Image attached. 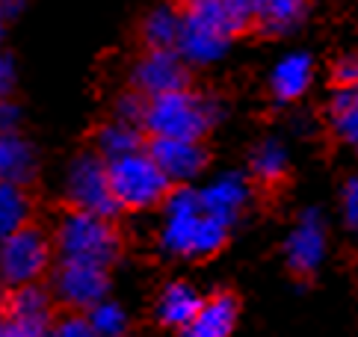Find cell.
<instances>
[{
    "instance_id": "cell-15",
    "label": "cell",
    "mask_w": 358,
    "mask_h": 337,
    "mask_svg": "<svg viewBox=\"0 0 358 337\" xmlns=\"http://www.w3.org/2000/svg\"><path fill=\"white\" fill-rule=\"evenodd\" d=\"M237 299L231 293H216L201 302L196 317L181 329V337H231L237 326Z\"/></svg>"
},
{
    "instance_id": "cell-12",
    "label": "cell",
    "mask_w": 358,
    "mask_h": 337,
    "mask_svg": "<svg viewBox=\"0 0 358 337\" xmlns=\"http://www.w3.org/2000/svg\"><path fill=\"white\" fill-rule=\"evenodd\" d=\"M148 157L160 166V172L169 180H193L204 163H208V151L201 142H189V139H166V136H151L145 145Z\"/></svg>"
},
{
    "instance_id": "cell-28",
    "label": "cell",
    "mask_w": 358,
    "mask_h": 337,
    "mask_svg": "<svg viewBox=\"0 0 358 337\" xmlns=\"http://www.w3.org/2000/svg\"><path fill=\"white\" fill-rule=\"evenodd\" d=\"M12 86H15V69H12V59L0 50V101L9 98Z\"/></svg>"
},
{
    "instance_id": "cell-17",
    "label": "cell",
    "mask_w": 358,
    "mask_h": 337,
    "mask_svg": "<svg viewBox=\"0 0 358 337\" xmlns=\"http://www.w3.org/2000/svg\"><path fill=\"white\" fill-rule=\"evenodd\" d=\"M201 293L187 281H172L157 299V320L169 329H184L201 308Z\"/></svg>"
},
{
    "instance_id": "cell-32",
    "label": "cell",
    "mask_w": 358,
    "mask_h": 337,
    "mask_svg": "<svg viewBox=\"0 0 358 337\" xmlns=\"http://www.w3.org/2000/svg\"><path fill=\"white\" fill-rule=\"evenodd\" d=\"M343 92H347V95H350V101H352L355 107H358V86H352V89H343Z\"/></svg>"
},
{
    "instance_id": "cell-3",
    "label": "cell",
    "mask_w": 358,
    "mask_h": 337,
    "mask_svg": "<svg viewBox=\"0 0 358 337\" xmlns=\"http://www.w3.org/2000/svg\"><path fill=\"white\" fill-rule=\"evenodd\" d=\"M54 245L59 252V261L92 264L107 269L119 257L122 240L110 219L83 210H69L57 225Z\"/></svg>"
},
{
    "instance_id": "cell-24",
    "label": "cell",
    "mask_w": 358,
    "mask_h": 337,
    "mask_svg": "<svg viewBox=\"0 0 358 337\" xmlns=\"http://www.w3.org/2000/svg\"><path fill=\"white\" fill-rule=\"evenodd\" d=\"M331 119H335V131L343 142L358 148V107L350 101V95L341 89V95L331 103Z\"/></svg>"
},
{
    "instance_id": "cell-14",
    "label": "cell",
    "mask_w": 358,
    "mask_h": 337,
    "mask_svg": "<svg viewBox=\"0 0 358 337\" xmlns=\"http://www.w3.org/2000/svg\"><path fill=\"white\" fill-rule=\"evenodd\" d=\"M199 204H201V213L220 219V222L231 228L240 219L243 207L249 204V180L240 172L220 175L213 184L199 189Z\"/></svg>"
},
{
    "instance_id": "cell-31",
    "label": "cell",
    "mask_w": 358,
    "mask_h": 337,
    "mask_svg": "<svg viewBox=\"0 0 358 337\" xmlns=\"http://www.w3.org/2000/svg\"><path fill=\"white\" fill-rule=\"evenodd\" d=\"M3 337H48V334L27 331V329H18V326H9V322H6V331H3Z\"/></svg>"
},
{
    "instance_id": "cell-20",
    "label": "cell",
    "mask_w": 358,
    "mask_h": 337,
    "mask_svg": "<svg viewBox=\"0 0 358 337\" xmlns=\"http://www.w3.org/2000/svg\"><path fill=\"white\" fill-rule=\"evenodd\" d=\"M33 204L27 196V187L0 184V240L9 237L12 231L30 225Z\"/></svg>"
},
{
    "instance_id": "cell-33",
    "label": "cell",
    "mask_w": 358,
    "mask_h": 337,
    "mask_svg": "<svg viewBox=\"0 0 358 337\" xmlns=\"http://www.w3.org/2000/svg\"><path fill=\"white\" fill-rule=\"evenodd\" d=\"M3 331H6V320H3V314H0V337H3Z\"/></svg>"
},
{
    "instance_id": "cell-29",
    "label": "cell",
    "mask_w": 358,
    "mask_h": 337,
    "mask_svg": "<svg viewBox=\"0 0 358 337\" xmlns=\"http://www.w3.org/2000/svg\"><path fill=\"white\" fill-rule=\"evenodd\" d=\"M15 115L18 110L9 103V98L0 101V131H15Z\"/></svg>"
},
{
    "instance_id": "cell-27",
    "label": "cell",
    "mask_w": 358,
    "mask_h": 337,
    "mask_svg": "<svg viewBox=\"0 0 358 337\" xmlns=\"http://www.w3.org/2000/svg\"><path fill=\"white\" fill-rule=\"evenodd\" d=\"M343 219H347V225L352 231H358V178H350L347 187H343Z\"/></svg>"
},
{
    "instance_id": "cell-11",
    "label": "cell",
    "mask_w": 358,
    "mask_h": 337,
    "mask_svg": "<svg viewBox=\"0 0 358 337\" xmlns=\"http://www.w3.org/2000/svg\"><path fill=\"white\" fill-rule=\"evenodd\" d=\"M287 264L299 275H311V272L323 264L326 257V222L317 210H305L299 222L293 225L287 245H285Z\"/></svg>"
},
{
    "instance_id": "cell-5",
    "label": "cell",
    "mask_w": 358,
    "mask_h": 337,
    "mask_svg": "<svg viewBox=\"0 0 358 337\" xmlns=\"http://www.w3.org/2000/svg\"><path fill=\"white\" fill-rule=\"evenodd\" d=\"M50 252L54 245L42 228L24 225L12 231L9 237L0 240V281L9 287L36 284L50 266Z\"/></svg>"
},
{
    "instance_id": "cell-19",
    "label": "cell",
    "mask_w": 358,
    "mask_h": 337,
    "mask_svg": "<svg viewBox=\"0 0 358 337\" xmlns=\"http://www.w3.org/2000/svg\"><path fill=\"white\" fill-rule=\"evenodd\" d=\"M98 151L104 160H116V157H124V154L143 151V134L131 122L116 119L98 131Z\"/></svg>"
},
{
    "instance_id": "cell-22",
    "label": "cell",
    "mask_w": 358,
    "mask_h": 337,
    "mask_svg": "<svg viewBox=\"0 0 358 337\" xmlns=\"http://www.w3.org/2000/svg\"><path fill=\"white\" fill-rule=\"evenodd\" d=\"M287 172V151L281 142L275 139H266L261 142L258 148H255L252 154V175L264 180V184H275V180H281Z\"/></svg>"
},
{
    "instance_id": "cell-16",
    "label": "cell",
    "mask_w": 358,
    "mask_h": 337,
    "mask_svg": "<svg viewBox=\"0 0 358 337\" xmlns=\"http://www.w3.org/2000/svg\"><path fill=\"white\" fill-rule=\"evenodd\" d=\"M36 178V151L15 131H0V184L27 187Z\"/></svg>"
},
{
    "instance_id": "cell-13",
    "label": "cell",
    "mask_w": 358,
    "mask_h": 337,
    "mask_svg": "<svg viewBox=\"0 0 358 337\" xmlns=\"http://www.w3.org/2000/svg\"><path fill=\"white\" fill-rule=\"evenodd\" d=\"M0 314L9 326L27 329V331H39L48 334L50 322H54V310H50V293L45 287L36 284H21V287H12L3 299Z\"/></svg>"
},
{
    "instance_id": "cell-21",
    "label": "cell",
    "mask_w": 358,
    "mask_h": 337,
    "mask_svg": "<svg viewBox=\"0 0 358 337\" xmlns=\"http://www.w3.org/2000/svg\"><path fill=\"white\" fill-rule=\"evenodd\" d=\"M178 33H181V18L175 6H157L143 24V38L148 50H175Z\"/></svg>"
},
{
    "instance_id": "cell-23",
    "label": "cell",
    "mask_w": 358,
    "mask_h": 337,
    "mask_svg": "<svg viewBox=\"0 0 358 337\" xmlns=\"http://www.w3.org/2000/svg\"><path fill=\"white\" fill-rule=\"evenodd\" d=\"M89 326H92L95 337H127L131 334V320H127L124 308L116 302H107L101 299L98 305L89 308Z\"/></svg>"
},
{
    "instance_id": "cell-9",
    "label": "cell",
    "mask_w": 358,
    "mask_h": 337,
    "mask_svg": "<svg viewBox=\"0 0 358 337\" xmlns=\"http://www.w3.org/2000/svg\"><path fill=\"white\" fill-rule=\"evenodd\" d=\"M187 89V69L178 50H148L134 69V92L155 98L163 92Z\"/></svg>"
},
{
    "instance_id": "cell-2",
    "label": "cell",
    "mask_w": 358,
    "mask_h": 337,
    "mask_svg": "<svg viewBox=\"0 0 358 337\" xmlns=\"http://www.w3.org/2000/svg\"><path fill=\"white\" fill-rule=\"evenodd\" d=\"M220 115L222 107L213 98L187 92V89H175V92L145 98L143 127L151 136L201 142V136L220 122Z\"/></svg>"
},
{
    "instance_id": "cell-18",
    "label": "cell",
    "mask_w": 358,
    "mask_h": 337,
    "mask_svg": "<svg viewBox=\"0 0 358 337\" xmlns=\"http://www.w3.org/2000/svg\"><path fill=\"white\" fill-rule=\"evenodd\" d=\"M311 80H314V59L305 54H290L275 66L270 86H273V95L287 103L308 92Z\"/></svg>"
},
{
    "instance_id": "cell-7",
    "label": "cell",
    "mask_w": 358,
    "mask_h": 337,
    "mask_svg": "<svg viewBox=\"0 0 358 337\" xmlns=\"http://www.w3.org/2000/svg\"><path fill=\"white\" fill-rule=\"evenodd\" d=\"M166 207V222L160 231V243L169 254L193 257V240L196 228L201 222V204L196 189H169V196L163 199Z\"/></svg>"
},
{
    "instance_id": "cell-8",
    "label": "cell",
    "mask_w": 358,
    "mask_h": 337,
    "mask_svg": "<svg viewBox=\"0 0 358 337\" xmlns=\"http://www.w3.org/2000/svg\"><path fill=\"white\" fill-rule=\"evenodd\" d=\"M107 290H110V278L104 266L59 261L54 272V296L74 310H89L101 299H107Z\"/></svg>"
},
{
    "instance_id": "cell-26",
    "label": "cell",
    "mask_w": 358,
    "mask_h": 337,
    "mask_svg": "<svg viewBox=\"0 0 358 337\" xmlns=\"http://www.w3.org/2000/svg\"><path fill=\"white\" fill-rule=\"evenodd\" d=\"M335 83L341 86V89H352V86H358V57H341L338 62H335Z\"/></svg>"
},
{
    "instance_id": "cell-30",
    "label": "cell",
    "mask_w": 358,
    "mask_h": 337,
    "mask_svg": "<svg viewBox=\"0 0 358 337\" xmlns=\"http://www.w3.org/2000/svg\"><path fill=\"white\" fill-rule=\"evenodd\" d=\"M24 6V0H0V15L3 18H12V15H18Z\"/></svg>"
},
{
    "instance_id": "cell-25",
    "label": "cell",
    "mask_w": 358,
    "mask_h": 337,
    "mask_svg": "<svg viewBox=\"0 0 358 337\" xmlns=\"http://www.w3.org/2000/svg\"><path fill=\"white\" fill-rule=\"evenodd\" d=\"M48 337H95V331L83 314H69L50 322Z\"/></svg>"
},
{
    "instance_id": "cell-4",
    "label": "cell",
    "mask_w": 358,
    "mask_h": 337,
    "mask_svg": "<svg viewBox=\"0 0 358 337\" xmlns=\"http://www.w3.org/2000/svg\"><path fill=\"white\" fill-rule=\"evenodd\" d=\"M110 189L119 210H148V207L163 204L169 196L172 180L160 172V166L148 157V151H134L124 157L107 160Z\"/></svg>"
},
{
    "instance_id": "cell-6",
    "label": "cell",
    "mask_w": 358,
    "mask_h": 337,
    "mask_svg": "<svg viewBox=\"0 0 358 337\" xmlns=\"http://www.w3.org/2000/svg\"><path fill=\"white\" fill-rule=\"evenodd\" d=\"M66 196L71 201V210L95 213L113 219L119 213V204L113 199L110 178H107V160L101 154H80L69 168Z\"/></svg>"
},
{
    "instance_id": "cell-34",
    "label": "cell",
    "mask_w": 358,
    "mask_h": 337,
    "mask_svg": "<svg viewBox=\"0 0 358 337\" xmlns=\"http://www.w3.org/2000/svg\"><path fill=\"white\" fill-rule=\"evenodd\" d=\"M3 21H6V18H3V15H0V38H3Z\"/></svg>"
},
{
    "instance_id": "cell-10",
    "label": "cell",
    "mask_w": 358,
    "mask_h": 337,
    "mask_svg": "<svg viewBox=\"0 0 358 337\" xmlns=\"http://www.w3.org/2000/svg\"><path fill=\"white\" fill-rule=\"evenodd\" d=\"M243 27H255L266 36H281L296 30L305 18V0H231Z\"/></svg>"
},
{
    "instance_id": "cell-1",
    "label": "cell",
    "mask_w": 358,
    "mask_h": 337,
    "mask_svg": "<svg viewBox=\"0 0 358 337\" xmlns=\"http://www.w3.org/2000/svg\"><path fill=\"white\" fill-rule=\"evenodd\" d=\"M175 9L181 18L178 54L196 66L216 62L234 42V36L246 30L231 0H178Z\"/></svg>"
}]
</instances>
